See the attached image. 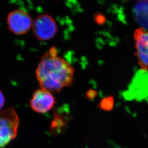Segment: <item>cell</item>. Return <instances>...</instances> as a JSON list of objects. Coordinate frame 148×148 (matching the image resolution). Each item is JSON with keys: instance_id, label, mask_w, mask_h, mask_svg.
Segmentation results:
<instances>
[{"instance_id": "10", "label": "cell", "mask_w": 148, "mask_h": 148, "mask_svg": "<svg viewBox=\"0 0 148 148\" xmlns=\"http://www.w3.org/2000/svg\"><path fill=\"white\" fill-rule=\"evenodd\" d=\"M115 106V98L113 96L105 97L99 102L98 107L101 110L109 112L113 110Z\"/></svg>"}, {"instance_id": "2", "label": "cell", "mask_w": 148, "mask_h": 148, "mask_svg": "<svg viewBox=\"0 0 148 148\" xmlns=\"http://www.w3.org/2000/svg\"><path fill=\"white\" fill-rule=\"evenodd\" d=\"M19 119L16 111L10 108L0 111V148H4L16 137Z\"/></svg>"}, {"instance_id": "5", "label": "cell", "mask_w": 148, "mask_h": 148, "mask_svg": "<svg viewBox=\"0 0 148 148\" xmlns=\"http://www.w3.org/2000/svg\"><path fill=\"white\" fill-rule=\"evenodd\" d=\"M7 24L9 29L15 35H23L27 33L32 27L33 20L27 12L16 9L7 15Z\"/></svg>"}, {"instance_id": "7", "label": "cell", "mask_w": 148, "mask_h": 148, "mask_svg": "<svg viewBox=\"0 0 148 148\" xmlns=\"http://www.w3.org/2000/svg\"><path fill=\"white\" fill-rule=\"evenodd\" d=\"M55 103L52 93L41 88L34 93L30 100V106L35 112L46 113L53 108Z\"/></svg>"}, {"instance_id": "12", "label": "cell", "mask_w": 148, "mask_h": 148, "mask_svg": "<svg viewBox=\"0 0 148 148\" xmlns=\"http://www.w3.org/2000/svg\"><path fill=\"white\" fill-rule=\"evenodd\" d=\"M95 21L97 23L100 24H103V23H105L106 19L103 15L101 14H97L95 16Z\"/></svg>"}, {"instance_id": "8", "label": "cell", "mask_w": 148, "mask_h": 148, "mask_svg": "<svg viewBox=\"0 0 148 148\" xmlns=\"http://www.w3.org/2000/svg\"><path fill=\"white\" fill-rule=\"evenodd\" d=\"M133 13L138 25L148 31V0H142L136 3Z\"/></svg>"}, {"instance_id": "11", "label": "cell", "mask_w": 148, "mask_h": 148, "mask_svg": "<svg viewBox=\"0 0 148 148\" xmlns=\"http://www.w3.org/2000/svg\"><path fill=\"white\" fill-rule=\"evenodd\" d=\"M98 95L97 91L95 90H89L86 93V97L88 100L92 101L95 99V97Z\"/></svg>"}, {"instance_id": "6", "label": "cell", "mask_w": 148, "mask_h": 148, "mask_svg": "<svg viewBox=\"0 0 148 148\" xmlns=\"http://www.w3.org/2000/svg\"><path fill=\"white\" fill-rule=\"evenodd\" d=\"M135 55L141 70L148 71V31L141 28L136 30L134 35Z\"/></svg>"}, {"instance_id": "3", "label": "cell", "mask_w": 148, "mask_h": 148, "mask_svg": "<svg viewBox=\"0 0 148 148\" xmlns=\"http://www.w3.org/2000/svg\"><path fill=\"white\" fill-rule=\"evenodd\" d=\"M127 100L141 101L148 98V71H138L133 78L127 89L123 93Z\"/></svg>"}, {"instance_id": "9", "label": "cell", "mask_w": 148, "mask_h": 148, "mask_svg": "<svg viewBox=\"0 0 148 148\" xmlns=\"http://www.w3.org/2000/svg\"><path fill=\"white\" fill-rule=\"evenodd\" d=\"M57 112L51 124L50 132L53 134H60L65 130L68 121L69 116Z\"/></svg>"}, {"instance_id": "13", "label": "cell", "mask_w": 148, "mask_h": 148, "mask_svg": "<svg viewBox=\"0 0 148 148\" xmlns=\"http://www.w3.org/2000/svg\"><path fill=\"white\" fill-rule=\"evenodd\" d=\"M4 103H5L4 96L1 90H0V110L3 108Z\"/></svg>"}, {"instance_id": "4", "label": "cell", "mask_w": 148, "mask_h": 148, "mask_svg": "<svg viewBox=\"0 0 148 148\" xmlns=\"http://www.w3.org/2000/svg\"><path fill=\"white\" fill-rule=\"evenodd\" d=\"M31 29L35 38L40 41H48L53 38L58 31L57 24L49 14L38 16L33 22Z\"/></svg>"}, {"instance_id": "1", "label": "cell", "mask_w": 148, "mask_h": 148, "mask_svg": "<svg viewBox=\"0 0 148 148\" xmlns=\"http://www.w3.org/2000/svg\"><path fill=\"white\" fill-rule=\"evenodd\" d=\"M74 68L59 56L52 47L44 53L36 69V76L42 89L58 92L69 87L74 80Z\"/></svg>"}]
</instances>
